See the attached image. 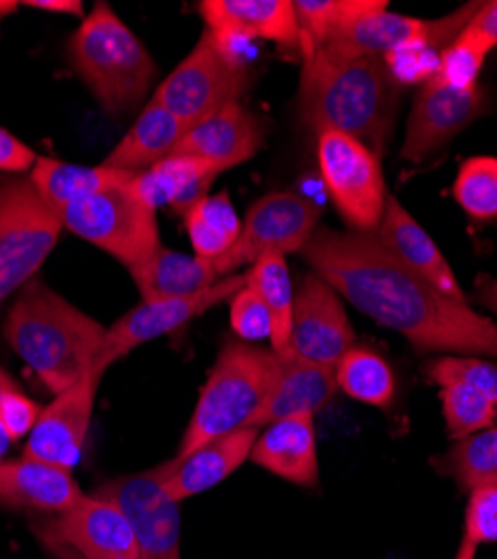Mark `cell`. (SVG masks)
I'll return each mask as SVG.
<instances>
[{
    "label": "cell",
    "mask_w": 497,
    "mask_h": 559,
    "mask_svg": "<svg viewBox=\"0 0 497 559\" xmlns=\"http://www.w3.org/2000/svg\"><path fill=\"white\" fill-rule=\"evenodd\" d=\"M300 253L339 296L417 352L497 358V322L403 266L370 233L316 228Z\"/></svg>",
    "instance_id": "obj_1"
},
{
    "label": "cell",
    "mask_w": 497,
    "mask_h": 559,
    "mask_svg": "<svg viewBox=\"0 0 497 559\" xmlns=\"http://www.w3.org/2000/svg\"><path fill=\"white\" fill-rule=\"evenodd\" d=\"M399 110V83L383 59H303L300 117L313 130L354 136L377 157L386 153Z\"/></svg>",
    "instance_id": "obj_2"
},
{
    "label": "cell",
    "mask_w": 497,
    "mask_h": 559,
    "mask_svg": "<svg viewBox=\"0 0 497 559\" xmlns=\"http://www.w3.org/2000/svg\"><path fill=\"white\" fill-rule=\"evenodd\" d=\"M5 338L57 396L93 371L106 328L34 280L25 285L5 320Z\"/></svg>",
    "instance_id": "obj_3"
},
{
    "label": "cell",
    "mask_w": 497,
    "mask_h": 559,
    "mask_svg": "<svg viewBox=\"0 0 497 559\" xmlns=\"http://www.w3.org/2000/svg\"><path fill=\"white\" fill-rule=\"evenodd\" d=\"M283 369V356L274 349L232 341L217 354L211 374L200 390L189 428L175 456H189L204 443L245 428H256V418L274 394Z\"/></svg>",
    "instance_id": "obj_4"
},
{
    "label": "cell",
    "mask_w": 497,
    "mask_h": 559,
    "mask_svg": "<svg viewBox=\"0 0 497 559\" xmlns=\"http://www.w3.org/2000/svg\"><path fill=\"white\" fill-rule=\"evenodd\" d=\"M70 59L85 85L110 112L138 104L157 72L146 45L106 3H97L74 32Z\"/></svg>",
    "instance_id": "obj_5"
},
{
    "label": "cell",
    "mask_w": 497,
    "mask_h": 559,
    "mask_svg": "<svg viewBox=\"0 0 497 559\" xmlns=\"http://www.w3.org/2000/svg\"><path fill=\"white\" fill-rule=\"evenodd\" d=\"M132 181L55 211L66 228L128 269L162 247L155 206L138 193Z\"/></svg>",
    "instance_id": "obj_6"
},
{
    "label": "cell",
    "mask_w": 497,
    "mask_h": 559,
    "mask_svg": "<svg viewBox=\"0 0 497 559\" xmlns=\"http://www.w3.org/2000/svg\"><path fill=\"white\" fill-rule=\"evenodd\" d=\"M61 228L32 179L0 186V302L29 283L57 247Z\"/></svg>",
    "instance_id": "obj_7"
},
{
    "label": "cell",
    "mask_w": 497,
    "mask_h": 559,
    "mask_svg": "<svg viewBox=\"0 0 497 559\" xmlns=\"http://www.w3.org/2000/svg\"><path fill=\"white\" fill-rule=\"evenodd\" d=\"M247 79L242 61L224 50L217 38L204 29L193 52L164 79L153 99L193 128L238 102Z\"/></svg>",
    "instance_id": "obj_8"
},
{
    "label": "cell",
    "mask_w": 497,
    "mask_h": 559,
    "mask_svg": "<svg viewBox=\"0 0 497 559\" xmlns=\"http://www.w3.org/2000/svg\"><path fill=\"white\" fill-rule=\"evenodd\" d=\"M316 157L328 195L343 222L354 233L375 236L388 202L379 157L354 136L336 130L316 132Z\"/></svg>",
    "instance_id": "obj_9"
},
{
    "label": "cell",
    "mask_w": 497,
    "mask_h": 559,
    "mask_svg": "<svg viewBox=\"0 0 497 559\" xmlns=\"http://www.w3.org/2000/svg\"><path fill=\"white\" fill-rule=\"evenodd\" d=\"M32 531L57 559H140L130 520L113 501L97 495L36 522Z\"/></svg>",
    "instance_id": "obj_10"
},
{
    "label": "cell",
    "mask_w": 497,
    "mask_h": 559,
    "mask_svg": "<svg viewBox=\"0 0 497 559\" xmlns=\"http://www.w3.org/2000/svg\"><path fill=\"white\" fill-rule=\"evenodd\" d=\"M321 209L294 193H269L260 198L247 213L240 236L213 260L220 277L234 275L242 264H253L269 253L300 251L319 224Z\"/></svg>",
    "instance_id": "obj_11"
},
{
    "label": "cell",
    "mask_w": 497,
    "mask_h": 559,
    "mask_svg": "<svg viewBox=\"0 0 497 559\" xmlns=\"http://www.w3.org/2000/svg\"><path fill=\"white\" fill-rule=\"evenodd\" d=\"M130 520L140 544V559H182L179 503L168 495L162 463L146 473L115 477L95 490Z\"/></svg>",
    "instance_id": "obj_12"
},
{
    "label": "cell",
    "mask_w": 497,
    "mask_h": 559,
    "mask_svg": "<svg viewBox=\"0 0 497 559\" xmlns=\"http://www.w3.org/2000/svg\"><path fill=\"white\" fill-rule=\"evenodd\" d=\"M247 285V275H227L220 283L209 287L206 292H200L189 298H175V300H157V302H142L140 307L130 309L126 316H121L113 328L106 330L104 347L97 356V362L93 369L104 371L144 343H151L155 338H162L166 334H173L175 330L185 328L187 322L202 316L211 307L232 300L242 287Z\"/></svg>",
    "instance_id": "obj_13"
},
{
    "label": "cell",
    "mask_w": 497,
    "mask_h": 559,
    "mask_svg": "<svg viewBox=\"0 0 497 559\" xmlns=\"http://www.w3.org/2000/svg\"><path fill=\"white\" fill-rule=\"evenodd\" d=\"M428 23L388 12L386 0H343L341 16L319 52L336 61L386 59L422 38Z\"/></svg>",
    "instance_id": "obj_14"
},
{
    "label": "cell",
    "mask_w": 497,
    "mask_h": 559,
    "mask_svg": "<svg viewBox=\"0 0 497 559\" xmlns=\"http://www.w3.org/2000/svg\"><path fill=\"white\" fill-rule=\"evenodd\" d=\"M350 347H354V330L339 292L328 285L319 273H307L300 287L294 292L287 352L336 367Z\"/></svg>",
    "instance_id": "obj_15"
},
{
    "label": "cell",
    "mask_w": 497,
    "mask_h": 559,
    "mask_svg": "<svg viewBox=\"0 0 497 559\" xmlns=\"http://www.w3.org/2000/svg\"><path fill=\"white\" fill-rule=\"evenodd\" d=\"M484 104L486 95L480 85L450 87L435 79L424 81L413 104L401 157L415 164L426 162L482 117Z\"/></svg>",
    "instance_id": "obj_16"
},
{
    "label": "cell",
    "mask_w": 497,
    "mask_h": 559,
    "mask_svg": "<svg viewBox=\"0 0 497 559\" xmlns=\"http://www.w3.org/2000/svg\"><path fill=\"white\" fill-rule=\"evenodd\" d=\"M102 377L97 369L87 371L81 381L57 394L48 407L40 409L38 421L27 437V456L61 465L66 471L74 468L81 459Z\"/></svg>",
    "instance_id": "obj_17"
},
{
    "label": "cell",
    "mask_w": 497,
    "mask_h": 559,
    "mask_svg": "<svg viewBox=\"0 0 497 559\" xmlns=\"http://www.w3.org/2000/svg\"><path fill=\"white\" fill-rule=\"evenodd\" d=\"M198 8L206 29L224 48L245 38L300 48L296 10L289 0H202Z\"/></svg>",
    "instance_id": "obj_18"
},
{
    "label": "cell",
    "mask_w": 497,
    "mask_h": 559,
    "mask_svg": "<svg viewBox=\"0 0 497 559\" xmlns=\"http://www.w3.org/2000/svg\"><path fill=\"white\" fill-rule=\"evenodd\" d=\"M262 139V121L234 102L189 128L170 157H196L229 170L249 162L260 151Z\"/></svg>",
    "instance_id": "obj_19"
},
{
    "label": "cell",
    "mask_w": 497,
    "mask_h": 559,
    "mask_svg": "<svg viewBox=\"0 0 497 559\" xmlns=\"http://www.w3.org/2000/svg\"><path fill=\"white\" fill-rule=\"evenodd\" d=\"M258 435V428H245L204 443L189 456L164 461L162 471L168 495L179 503L232 477L249 459Z\"/></svg>",
    "instance_id": "obj_20"
},
{
    "label": "cell",
    "mask_w": 497,
    "mask_h": 559,
    "mask_svg": "<svg viewBox=\"0 0 497 559\" xmlns=\"http://www.w3.org/2000/svg\"><path fill=\"white\" fill-rule=\"evenodd\" d=\"M249 459L289 484L303 488L319 486V450H316L313 416H289L269 424L258 435Z\"/></svg>",
    "instance_id": "obj_21"
},
{
    "label": "cell",
    "mask_w": 497,
    "mask_h": 559,
    "mask_svg": "<svg viewBox=\"0 0 497 559\" xmlns=\"http://www.w3.org/2000/svg\"><path fill=\"white\" fill-rule=\"evenodd\" d=\"M403 266L426 277L430 285L458 300H466L458 277L446 262L435 240L422 228V224L401 206L397 198H388L381 224L375 236Z\"/></svg>",
    "instance_id": "obj_22"
},
{
    "label": "cell",
    "mask_w": 497,
    "mask_h": 559,
    "mask_svg": "<svg viewBox=\"0 0 497 559\" xmlns=\"http://www.w3.org/2000/svg\"><path fill=\"white\" fill-rule=\"evenodd\" d=\"M85 495L61 465L23 454L0 463V503L59 515L74 508Z\"/></svg>",
    "instance_id": "obj_23"
},
{
    "label": "cell",
    "mask_w": 497,
    "mask_h": 559,
    "mask_svg": "<svg viewBox=\"0 0 497 559\" xmlns=\"http://www.w3.org/2000/svg\"><path fill=\"white\" fill-rule=\"evenodd\" d=\"M281 356L283 369L279 385L264 409L258 414L256 428L269 426L289 416H313L332 401L339 390L336 367L300 358L292 352H285Z\"/></svg>",
    "instance_id": "obj_24"
},
{
    "label": "cell",
    "mask_w": 497,
    "mask_h": 559,
    "mask_svg": "<svg viewBox=\"0 0 497 559\" xmlns=\"http://www.w3.org/2000/svg\"><path fill=\"white\" fill-rule=\"evenodd\" d=\"M128 271L142 294V302L189 298L206 292L222 280L213 260L187 255L166 247H159L151 258Z\"/></svg>",
    "instance_id": "obj_25"
},
{
    "label": "cell",
    "mask_w": 497,
    "mask_h": 559,
    "mask_svg": "<svg viewBox=\"0 0 497 559\" xmlns=\"http://www.w3.org/2000/svg\"><path fill=\"white\" fill-rule=\"evenodd\" d=\"M187 132L189 126L182 119H177L159 102L151 99L140 119L106 157L104 166L126 173H146L162 159L170 157Z\"/></svg>",
    "instance_id": "obj_26"
},
{
    "label": "cell",
    "mask_w": 497,
    "mask_h": 559,
    "mask_svg": "<svg viewBox=\"0 0 497 559\" xmlns=\"http://www.w3.org/2000/svg\"><path fill=\"white\" fill-rule=\"evenodd\" d=\"M220 173H224L220 166L204 159L166 157L134 177L132 186L155 209L166 204L187 215L191 206L209 195V186Z\"/></svg>",
    "instance_id": "obj_27"
},
{
    "label": "cell",
    "mask_w": 497,
    "mask_h": 559,
    "mask_svg": "<svg viewBox=\"0 0 497 559\" xmlns=\"http://www.w3.org/2000/svg\"><path fill=\"white\" fill-rule=\"evenodd\" d=\"M140 173H126L108 166H74L59 159L40 157L32 168V183L38 195L52 211H59L68 204H74L83 198L97 195L102 191L115 189V186L128 183Z\"/></svg>",
    "instance_id": "obj_28"
},
{
    "label": "cell",
    "mask_w": 497,
    "mask_h": 559,
    "mask_svg": "<svg viewBox=\"0 0 497 559\" xmlns=\"http://www.w3.org/2000/svg\"><path fill=\"white\" fill-rule=\"evenodd\" d=\"M247 275V285L262 298L271 313V349L285 354L292 336V316H294V289L289 266L283 253H269L251 264Z\"/></svg>",
    "instance_id": "obj_29"
},
{
    "label": "cell",
    "mask_w": 497,
    "mask_h": 559,
    "mask_svg": "<svg viewBox=\"0 0 497 559\" xmlns=\"http://www.w3.org/2000/svg\"><path fill=\"white\" fill-rule=\"evenodd\" d=\"M336 383L350 399L379 409H388L394 403L397 381L390 362L368 349L350 347L336 362Z\"/></svg>",
    "instance_id": "obj_30"
},
{
    "label": "cell",
    "mask_w": 497,
    "mask_h": 559,
    "mask_svg": "<svg viewBox=\"0 0 497 559\" xmlns=\"http://www.w3.org/2000/svg\"><path fill=\"white\" fill-rule=\"evenodd\" d=\"M185 222L196 255L206 260H215L224 251H229L242 228L232 206L229 193L206 195L202 202L187 211Z\"/></svg>",
    "instance_id": "obj_31"
},
{
    "label": "cell",
    "mask_w": 497,
    "mask_h": 559,
    "mask_svg": "<svg viewBox=\"0 0 497 559\" xmlns=\"http://www.w3.org/2000/svg\"><path fill=\"white\" fill-rule=\"evenodd\" d=\"M439 471L469 492L497 484V428L460 439L441 456Z\"/></svg>",
    "instance_id": "obj_32"
},
{
    "label": "cell",
    "mask_w": 497,
    "mask_h": 559,
    "mask_svg": "<svg viewBox=\"0 0 497 559\" xmlns=\"http://www.w3.org/2000/svg\"><path fill=\"white\" fill-rule=\"evenodd\" d=\"M439 401L448 435L455 441L488 430L497 418V405L484 392L464 383L441 385Z\"/></svg>",
    "instance_id": "obj_33"
},
{
    "label": "cell",
    "mask_w": 497,
    "mask_h": 559,
    "mask_svg": "<svg viewBox=\"0 0 497 559\" xmlns=\"http://www.w3.org/2000/svg\"><path fill=\"white\" fill-rule=\"evenodd\" d=\"M453 195L471 219H497V157L466 159L453 183Z\"/></svg>",
    "instance_id": "obj_34"
},
{
    "label": "cell",
    "mask_w": 497,
    "mask_h": 559,
    "mask_svg": "<svg viewBox=\"0 0 497 559\" xmlns=\"http://www.w3.org/2000/svg\"><path fill=\"white\" fill-rule=\"evenodd\" d=\"M426 377L441 385L464 383L484 392L497 405V365L480 356H441L426 362Z\"/></svg>",
    "instance_id": "obj_35"
},
{
    "label": "cell",
    "mask_w": 497,
    "mask_h": 559,
    "mask_svg": "<svg viewBox=\"0 0 497 559\" xmlns=\"http://www.w3.org/2000/svg\"><path fill=\"white\" fill-rule=\"evenodd\" d=\"M294 10L300 34V52L303 59H309L323 48L328 34L341 16L343 0H298Z\"/></svg>",
    "instance_id": "obj_36"
},
{
    "label": "cell",
    "mask_w": 497,
    "mask_h": 559,
    "mask_svg": "<svg viewBox=\"0 0 497 559\" xmlns=\"http://www.w3.org/2000/svg\"><path fill=\"white\" fill-rule=\"evenodd\" d=\"M484 59L486 55H482L475 45H471L460 34L441 55L439 66L430 79L450 87H473L477 85V74L482 72Z\"/></svg>",
    "instance_id": "obj_37"
},
{
    "label": "cell",
    "mask_w": 497,
    "mask_h": 559,
    "mask_svg": "<svg viewBox=\"0 0 497 559\" xmlns=\"http://www.w3.org/2000/svg\"><path fill=\"white\" fill-rule=\"evenodd\" d=\"M462 537L475 546L497 542V484H488L469 492Z\"/></svg>",
    "instance_id": "obj_38"
},
{
    "label": "cell",
    "mask_w": 497,
    "mask_h": 559,
    "mask_svg": "<svg viewBox=\"0 0 497 559\" xmlns=\"http://www.w3.org/2000/svg\"><path fill=\"white\" fill-rule=\"evenodd\" d=\"M232 328L234 332L245 341H271V313L267 309V305L262 302V298L249 287L245 285L234 298H232Z\"/></svg>",
    "instance_id": "obj_39"
},
{
    "label": "cell",
    "mask_w": 497,
    "mask_h": 559,
    "mask_svg": "<svg viewBox=\"0 0 497 559\" xmlns=\"http://www.w3.org/2000/svg\"><path fill=\"white\" fill-rule=\"evenodd\" d=\"M40 416V407L19 390L8 392L0 399V424L5 426L12 441L29 437Z\"/></svg>",
    "instance_id": "obj_40"
},
{
    "label": "cell",
    "mask_w": 497,
    "mask_h": 559,
    "mask_svg": "<svg viewBox=\"0 0 497 559\" xmlns=\"http://www.w3.org/2000/svg\"><path fill=\"white\" fill-rule=\"evenodd\" d=\"M462 38L475 45L482 55H488L497 48V0L480 5L477 14L464 27Z\"/></svg>",
    "instance_id": "obj_41"
},
{
    "label": "cell",
    "mask_w": 497,
    "mask_h": 559,
    "mask_svg": "<svg viewBox=\"0 0 497 559\" xmlns=\"http://www.w3.org/2000/svg\"><path fill=\"white\" fill-rule=\"evenodd\" d=\"M36 164V155L21 139H16L5 128H0V170L21 173Z\"/></svg>",
    "instance_id": "obj_42"
},
{
    "label": "cell",
    "mask_w": 497,
    "mask_h": 559,
    "mask_svg": "<svg viewBox=\"0 0 497 559\" xmlns=\"http://www.w3.org/2000/svg\"><path fill=\"white\" fill-rule=\"evenodd\" d=\"M25 5L34 8V10L57 12V14H74V16L83 14L81 0H27Z\"/></svg>",
    "instance_id": "obj_43"
},
{
    "label": "cell",
    "mask_w": 497,
    "mask_h": 559,
    "mask_svg": "<svg viewBox=\"0 0 497 559\" xmlns=\"http://www.w3.org/2000/svg\"><path fill=\"white\" fill-rule=\"evenodd\" d=\"M477 302L486 309H490L493 313H497V280H490V277H484L480 283V289H477Z\"/></svg>",
    "instance_id": "obj_44"
},
{
    "label": "cell",
    "mask_w": 497,
    "mask_h": 559,
    "mask_svg": "<svg viewBox=\"0 0 497 559\" xmlns=\"http://www.w3.org/2000/svg\"><path fill=\"white\" fill-rule=\"evenodd\" d=\"M477 548H480V546H475V544H471L469 539L462 537V544H460V548H458L455 559H475V557H477Z\"/></svg>",
    "instance_id": "obj_45"
},
{
    "label": "cell",
    "mask_w": 497,
    "mask_h": 559,
    "mask_svg": "<svg viewBox=\"0 0 497 559\" xmlns=\"http://www.w3.org/2000/svg\"><path fill=\"white\" fill-rule=\"evenodd\" d=\"M12 390H19L16 383L10 379L8 371H5L3 367H0V399H3V396H5L8 392H12Z\"/></svg>",
    "instance_id": "obj_46"
},
{
    "label": "cell",
    "mask_w": 497,
    "mask_h": 559,
    "mask_svg": "<svg viewBox=\"0 0 497 559\" xmlns=\"http://www.w3.org/2000/svg\"><path fill=\"white\" fill-rule=\"evenodd\" d=\"M19 10V3L16 0H0V21H3L5 16L14 14Z\"/></svg>",
    "instance_id": "obj_47"
},
{
    "label": "cell",
    "mask_w": 497,
    "mask_h": 559,
    "mask_svg": "<svg viewBox=\"0 0 497 559\" xmlns=\"http://www.w3.org/2000/svg\"><path fill=\"white\" fill-rule=\"evenodd\" d=\"M10 443H12V439H10L8 430H5V426H3V424H0V456H3V454L8 452Z\"/></svg>",
    "instance_id": "obj_48"
}]
</instances>
